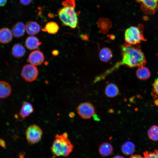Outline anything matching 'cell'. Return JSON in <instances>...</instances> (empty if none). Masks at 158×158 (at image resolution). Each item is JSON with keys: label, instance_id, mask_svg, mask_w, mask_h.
Listing matches in <instances>:
<instances>
[{"label": "cell", "instance_id": "1", "mask_svg": "<svg viewBox=\"0 0 158 158\" xmlns=\"http://www.w3.org/2000/svg\"><path fill=\"white\" fill-rule=\"evenodd\" d=\"M122 55L121 61L116 63L111 68L99 75L100 80L104 79L107 75L121 65L128 67H140L146 64V60L141 47L138 45H128L125 44L121 47Z\"/></svg>", "mask_w": 158, "mask_h": 158}, {"label": "cell", "instance_id": "2", "mask_svg": "<svg viewBox=\"0 0 158 158\" xmlns=\"http://www.w3.org/2000/svg\"><path fill=\"white\" fill-rule=\"evenodd\" d=\"M63 7L58 11L59 18L65 25L75 28L78 23V18L75 10V0H65L62 3Z\"/></svg>", "mask_w": 158, "mask_h": 158}, {"label": "cell", "instance_id": "3", "mask_svg": "<svg viewBox=\"0 0 158 158\" xmlns=\"http://www.w3.org/2000/svg\"><path fill=\"white\" fill-rule=\"evenodd\" d=\"M66 132L62 134H56L51 149L52 154L56 156L67 157L73 151L74 146L68 138Z\"/></svg>", "mask_w": 158, "mask_h": 158}, {"label": "cell", "instance_id": "4", "mask_svg": "<svg viewBox=\"0 0 158 158\" xmlns=\"http://www.w3.org/2000/svg\"><path fill=\"white\" fill-rule=\"evenodd\" d=\"M144 26L139 24L137 27L132 26L127 28L124 34L125 44L136 45L143 41H146L143 34Z\"/></svg>", "mask_w": 158, "mask_h": 158}, {"label": "cell", "instance_id": "5", "mask_svg": "<svg viewBox=\"0 0 158 158\" xmlns=\"http://www.w3.org/2000/svg\"><path fill=\"white\" fill-rule=\"evenodd\" d=\"M25 134L28 143L31 145L37 143L41 140L43 132L38 126L33 124L28 126L26 129Z\"/></svg>", "mask_w": 158, "mask_h": 158}, {"label": "cell", "instance_id": "6", "mask_svg": "<svg viewBox=\"0 0 158 158\" xmlns=\"http://www.w3.org/2000/svg\"><path fill=\"white\" fill-rule=\"evenodd\" d=\"M135 0L140 4V7L145 14L153 15L158 11V0Z\"/></svg>", "mask_w": 158, "mask_h": 158}, {"label": "cell", "instance_id": "7", "mask_svg": "<svg viewBox=\"0 0 158 158\" xmlns=\"http://www.w3.org/2000/svg\"><path fill=\"white\" fill-rule=\"evenodd\" d=\"M78 115L83 118H91L95 114V110L93 105L88 102H85L79 104L77 108Z\"/></svg>", "mask_w": 158, "mask_h": 158}, {"label": "cell", "instance_id": "8", "mask_svg": "<svg viewBox=\"0 0 158 158\" xmlns=\"http://www.w3.org/2000/svg\"><path fill=\"white\" fill-rule=\"evenodd\" d=\"M21 75L26 81L31 82L35 81L38 75V71L35 66L31 64L25 65L21 72Z\"/></svg>", "mask_w": 158, "mask_h": 158}, {"label": "cell", "instance_id": "9", "mask_svg": "<svg viewBox=\"0 0 158 158\" xmlns=\"http://www.w3.org/2000/svg\"><path fill=\"white\" fill-rule=\"evenodd\" d=\"M44 57L43 53L39 50H35L30 53L27 61L30 64L35 66L40 65L44 61Z\"/></svg>", "mask_w": 158, "mask_h": 158}, {"label": "cell", "instance_id": "10", "mask_svg": "<svg viewBox=\"0 0 158 158\" xmlns=\"http://www.w3.org/2000/svg\"><path fill=\"white\" fill-rule=\"evenodd\" d=\"M33 111L34 108L32 104L28 102L24 101L22 104L19 115L22 118L25 119L30 115Z\"/></svg>", "mask_w": 158, "mask_h": 158}, {"label": "cell", "instance_id": "11", "mask_svg": "<svg viewBox=\"0 0 158 158\" xmlns=\"http://www.w3.org/2000/svg\"><path fill=\"white\" fill-rule=\"evenodd\" d=\"M13 39V34L11 30L7 28L0 29V42L4 44L8 43Z\"/></svg>", "mask_w": 158, "mask_h": 158}, {"label": "cell", "instance_id": "12", "mask_svg": "<svg viewBox=\"0 0 158 158\" xmlns=\"http://www.w3.org/2000/svg\"><path fill=\"white\" fill-rule=\"evenodd\" d=\"M25 30V24L22 22H19L15 23L13 26L11 31L14 37L19 38L23 35Z\"/></svg>", "mask_w": 158, "mask_h": 158}, {"label": "cell", "instance_id": "13", "mask_svg": "<svg viewBox=\"0 0 158 158\" xmlns=\"http://www.w3.org/2000/svg\"><path fill=\"white\" fill-rule=\"evenodd\" d=\"M25 30L30 35H35L38 33L40 30V26L35 21L28 22L25 25Z\"/></svg>", "mask_w": 158, "mask_h": 158}, {"label": "cell", "instance_id": "14", "mask_svg": "<svg viewBox=\"0 0 158 158\" xmlns=\"http://www.w3.org/2000/svg\"><path fill=\"white\" fill-rule=\"evenodd\" d=\"M41 44V42L37 37L33 36L28 37L25 42L26 47L31 50L37 49Z\"/></svg>", "mask_w": 158, "mask_h": 158}, {"label": "cell", "instance_id": "15", "mask_svg": "<svg viewBox=\"0 0 158 158\" xmlns=\"http://www.w3.org/2000/svg\"><path fill=\"white\" fill-rule=\"evenodd\" d=\"M113 151V147L110 143L105 142L101 144L99 146L98 152L100 155L105 157L110 155Z\"/></svg>", "mask_w": 158, "mask_h": 158}, {"label": "cell", "instance_id": "16", "mask_svg": "<svg viewBox=\"0 0 158 158\" xmlns=\"http://www.w3.org/2000/svg\"><path fill=\"white\" fill-rule=\"evenodd\" d=\"M11 86L8 83L4 81H0V98L8 97L11 94Z\"/></svg>", "mask_w": 158, "mask_h": 158}, {"label": "cell", "instance_id": "17", "mask_svg": "<svg viewBox=\"0 0 158 158\" xmlns=\"http://www.w3.org/2000/svg\"><path fill=\"white\" fill-rule=\"evenodd\" d=\"M104 91L106 95L110 98L116 96L118 95L119 92L117 86L112 83H109L107 85Z\"/></svg>", "mask_w": 158, "mask_h": 158}, {"label": "cell", "instance_id": "18", "mask_svg": "<svg viewBox=\"0 0 158 158\" xmlns=\"http://www.w3.org/2000/svg\"><path fill=\"white\" fill-rule=\"evenodd\" d=\"M26 51L23 45L18 43L15 44L12 49V55L17 59H20L24 56Z\"/></svg>", "mask_w": 158, "mask_h": 158}, {"label": "cell", "instance_id": "19", "mask_svg": "<svg viewBox=\"0 0 158 158\" xmlns=\"http://www.w3.org/2000/svg\"><path fill=\"white\" fill-rule=\"evenodd\" d=\"M113 56L111 50L107 47H104L100 51L99 57L100 60L103 62H107L110 61Z\"/></svg>", "mask_w": 158, "mask_h": 158}, {"label": "cell", "instance_id": "20", "mask_svg": "<svg viewBox=\"0 0 158 158\" xmlns=\"http://www.w3.org/2000/svg\"><path fill=\"white\" fill-rule=\"evenodd\" d=\"M59 30V27L57 23L54 21H50L46 24L42 30L50 34H55L58 32Z\"/></svg>", "mask_w": 158, "mask_h": 158}, {"label": "cell", "instance_id": "21", "mask_svg": "<svg viewBox=\"0 0 158 158\" xmlns=\"http://www.w3.org/2000/svg\"><path fill=\"white\" fill-rule=\"evenodd\" d=\"M137 77L141 80H146L151 75V73L149 69L143 66L139 67L136 71Z\"/></svg>", "mask_w": 158, "mask_h": 158}, {"label": "cell", "instance_id": "22", "mask_svg": "<svg viewBox=\"0 0 158 158\" xmlns=\"http://www.w3.org/2000/svg\"><path fill=\"white\" fill-rule=\"evenodd\" d=\"M135 149L134 144L130 141H127L121 146V149L123 153L126 155L132 154Z\"/></svg>", "mask_w": 158, "mask_h": 158}, {"label": "cell", "instance_id": "23", "mask_svg": "<svg viewBox=\"0 0 158 158\" xmlns=\"http://www.w3.org/2000/svg\"><path fill=\"white\" fill-rule=\"evenodd\" d=\"M147 134L150 140H158V126L155 125L152 126L147 130Z\"/></svg>", "mask_w": 158, "mask_h": 158}, {"label": "cell", "instance_id": "24", "mask_svg": "<svg viewBox=\"0 0 158 158\" xmlns=\"http://www.w3.org/2000/svg\"><path fill=\"white\" fill-rule=\"evenodd\" d=\"M144 158H158L154 151L153 152L146 151L143 152Z\"/></svg>", "mask_w": 158, "mask_h": 158}, {"label": "cell", "instance_id": "25", "mask_svg": "<svg viewBox=\"0 0 158 158\" xmlns=\"http://www.w3.org/2000/svg\"><path fill=\"white\" fill-rule=\"evenodd\" d=\"M152 86L154 92L158 95V78L154 80Z\"/></svg>", "mask_w": 158, "mask_h": 158}, {"label": "cell", "instance_id": "26", "mask_svg": "<svg viewBox=\"0 0 158 158\" xmlns=\"http://www.w3.org/2000/svg\"><path fill=\"white\" fill-rule=\"evenodd\" d=\"M33 0H20V3L23 5L27 6L29 5Z\"/></svg>", "mask_w": 158, "mask_h": 158}, {"label": "cell", "instance_id": "27", "mask_svg": "<svg viewBox=\"0 0 158 158\" xmlns=\"http://www.w3.org/2000/svg\"><path fill=\"white\" fill-rule=\"evenodd\" d=\"M6 143L5 141L2 139L0 138V146L4 148H6Z\"/></svg>", "mask_w": 158, "mask_h": 158}, {"label": "cell", "instance_id": "28", "mask_svg": "<svg viewBox=\"0 0 158 158\" xmlns=\"http://www.w3.org/2000/svg\"><path fill=\"white\" fill-rule=\"evenodd\" d=\"M7 0H0V7L3 6L6 4Z\"/></svg>", "mask_w": 158, "mask_h": 158}, {"label": "cell", "instance_id": "29", "mask_svg": "<svg viewBox=\"0 0 158 158\" xmlns=\"http://www.w3.org/2000/svg\"><path fill=\"white\" fill-rule=\"evenodd\" d=\"M129 158H143L142 156L140 155L135 154L132 155Z\"/></svg>", "mask_w": 158, "mask_h": 158}, {"label": "cell", "instance_id": "30", "mask_svg": "<svg viewBox=\"0 0 158 158\" xmlns=\"http://www.w3.org/2000/svg\"><path fill=\"white\" fill-rule=\"evenodd\" d=\"M59 51L57 50H54L52 51V54L53 55L55 56L58 55Z\"/></svg>", "mask_w": 158, "mask_h": 158}, {"label": "cell", "instance_id": "31", "mask_svg": "<svg viewBox=\"0 0 158 158\" xmlns=\"http://www.w3.org/2000/svg\"><path fill=\"white\" fill-rule=\"evenodd\" d=\"M113 158H124L121 156L116 155L113 157Z\"/></svg>", "mask_w": 158, "mask_h": 158}, {"label": "cell", "instance_id": "32", "mask_svg": "<svg viewBox=\"0 0 158 158\" xmlns=\"http://www.w3.org/2000/svg\"><path fill=\"white\" fill-rule=\"evenodd\" d=\"M154 151L155 152L156 154V155L157 156V158H158V150H155Z\"/></svg>", "mask_w": 158, "mask_h": 158}]
</instances>
